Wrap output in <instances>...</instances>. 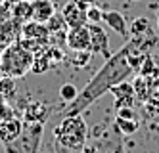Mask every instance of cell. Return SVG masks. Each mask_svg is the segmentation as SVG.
<instances>
[{
	"mask_svg": "<svg viewBox=\"0 0 159 153\" xmlns=\"http://www.w3.org/2000/svg\"><path fill=\"white\" fill-rule=\"evenodd\" d=\"M81 2H84L86 6H94V4L98 2V0H81Z\"/></svg>",
	"mask_w": 159,
	"mask_h": 153,
	"instance_id": "ffe728a7",
	"label": "cell"
},
{
	"mask_svg": "<svg viewBox=\"0 0 159 153\" xmlns=\"http://www.w3.org/2000/svg\"><path fill=\"white\" fill-rule=\"evenodd\" d=\"M0 98L4 101H10L16 98V79L0 77Z\"/></svg>",
	"mask_w": 159,
	"mask_h": 153,
	"instance_id": "9a60e30c",
	"label": "cell"
},
{
	"mask_svg": "<svg viewBox=\"0 0 159 153\" xmlns=\"http://www.w3.org/2000/svg\"><path fill=\"white\" fill-rule=\"evenodd\" d=\"M92 56H94L92 52H75V65H77V67L86 65V63H88V60H90Z\"/></svg>",
	"mask_w": 159,
	"mask_h": 153,
	"instance_id": "ac0fdd59",
	"label": "cell"
},
{
	"mask_svg": "<svg viewBox=\"0 0 159 153\" xmlns=\"http://www.w3.org/2000/svg\"><path fill=\"white\" fill-rule=\"evenodd\" d=\"M61 17L67 27H81L88 23V6L81 0H69L61 8Z\"/></svg>",
	"mask_w": 159,
	"mask_h": 153,
	"instance_id": "5b68a950",
	"label": "cell"
},
{
	"mask_svg": "<svg viewBox=\"0 0 159 153\" xmlns=\"http://www.w3.org/2000/svg\"><path fill=\"white\" fill-rule=\"evenodd\" d=\"M21 38L31 40V42H37L39 46H44L50 38V31L46 23H39L35 19L27 21L23 27H21Z\"/></svg>",
	"mask_w": 159,
	"mask_h": 153,
	"instance_id": "9c48e42d",
	"label": "cell"
},
{
	"mask_svg": "<svg viewBox=\"0 0 159 153\" xmlns=\"http://www.w3.org/2000/svg\"><path fill=\"white\" fill-rule=\"evenodd\" d=\"M113 126H115L123 136H130V134H134L136 130H138L140 121H138V117H136V119H130V117H119V115H115Z\"/></svg>",
	"mask_w": 159,
	"mask_h": 153,
	"instance_id": "5bb4252c",
	"label": "cell"
},
{
	"mask_svg": "<svg viewBox=\"0 0 159 153\" xmlns=\"http://www.w3.org/2000/svg\"><path fill=\"white\" fill-rule=\"evenodd\" d=\"M92 142L98 146L100 153H125V146H123V134L117 130L115 126L104 132V136L94 138Z\"/></svg>",
	"mask_w": 159,
	"mask_h": 153,
	"instance_id": "ba28073f",
	"label": "cell"
},
{
	"mask_svg": "<svg viewBox=\"0 0 159 153\" xmlns=\"http://www.w3.org/2000/svg\"><path fill=\"white\" fill-rule=\"evenodd\" d=\"M56 14V6L52 0H33L31 2V19L39 23H48V19Z\"/></svg>",
	"mask_w": 159,
	"mask_h": 153,
	"instance_id": "4fadbf2b",
	"label": "cell"
},
{
	"mask_svg": "<svg viewBox=\"0 0 159 153\" xmlns=\"http://www.w3.org/2000/svg\"><path fill=\"white\" fill-rule=\"evenodd\" d=\"M50 115V105H46L44 101H33L23 109V121L25 123H46Z\"/></svg>",
	"mask_w": 159,
	"mask_h": 153,
	"instance_id": "7c38bea8",
	"label": "cell"
},
{
	"mask_svg": "<svg viewBox=\"0 0 159 153\" xmlns=\"http://www.w3.org/2000/svg\"><path fill=\"white\" fill-rule=\"evenodd\" d=\"M102 19H104V11H102L96 4L88 6V23H102Z\"/></svg>",
	"mask_w": 159,
	"mask_h": 153,
	"instance_id": "e0dca14e",
	"label": "cell"
},
{
	"mask_svg": "<svg viewBox=\"0 0 159 153\" xmlns=\"http://www.w3.org/2000/svg\"><path fill=\"white\" fill-rule=\"evenodd\" d=\"M65 44L71 52H90V29L88 23L81 27H71L65 33Z\"/></svg>",
	"mask_w": 159,
	"mask_h": 153,
	"instance_id": "8992f818",
	"label": "cell"
},
{
	"mask_svg": "<svg viewBox=\"0 0 159 153\" xmlns=\"http://www.w3.org/2000/svg\"><path fill=\"white\" fill-rule=\"evenodd\" d=\"M130 50H132V44L127 42L119 52L111 54L106 60V63L94 73V77L84 84V88L79 90L77 98L65 107L63 115H81L86 107H90L96 100L107 94L115 84L127 80L134 69L130 63Z\"/></svg>",
	"mask_w": 159,
	"mask_h": 153,
	"instance_id": "6da1fadb",
	"label": "cell"
},
{
	"mask_svg": "<svg viewBox=\"0 0 159 153\" xmlns=\"http://www.w3.org/2000/svg\"><path fill=\"white\" fill-rule=\"evenodd\" d=\"M104 25L109 27L111 31H115L117 34H121L123 38H129V25H127V19L121 11H115V10H109V11H104Z\"/></svg>",
	"mask_w": 159,
	"mask_h": 153,
	"instance_id": "8fae6325",
	"label": "cell"
},
{
	"mask_svg": "<svg viewBox=\"0 0 159 153\" xmlns=\"http://www.w3.org/2000/svg\"><path fill=\"white\" fill-rule=\"evenodd\" d=\"M23 119H17V117H12V119H4L0 121V144H10L23 132Z\"/></svg>",
	"mask_w": 159,
	"mask_h": 153,
	"instance_id": "30bf717a",
	"label": "cell"
},
{
	"mask_svg": "<svg viewBox=\"0 0 159 153\" xmlns=\"http://www.w3.org/2000/svg\"><path fill=\"white\" fill-rule=\"evenodd\" d=\"M81 153H100V149L94 142H86V146L81 149Z\"/></svg>",
	"mask_w": 159,
	"mask_h": 153,
	"instance_id": "d6986e66",
	"label": "cell"
},
{
	"mask_svg": "<svg viewBox=\"0 0 159 153\" xmlns=\"http://www.w3.org/2000/svg\"><path fill=\"white\" fill-rule=\"evenodd\" d=\"M88 29H90V52L92 54H102L107 60L111 56L107 31L104 29L102 23H88Z\"/></svg>",
	"mask_w": 159,
	"mask_h": 153,
	"instance_id": "52a82bcc",
	"label": "cell"
},
{
	"mask_svg": "<svg viewBox=\"0 0 159 153\" xmlns=\"http://www.w3.org/2000/svg\"><path fill=\"white\" fill-rule=\"evenodd\" d=\"M88 142V124L81 115H63L54 128V144L58 153H81Z\"/></svg>",
	"mask_w": 159,
	"mask_h": 153,
	"instance_id": "7a4b0ae2",
	"label": "cell"
},
{
	"mask_svg": "<svg viewBox=\"0 0 159 153\" xmlns=\"http://www.w3.org/2000/svg\"><path fill=\"white\" fill-rule=\"evenodd\" d=\"M33 61H35V54L27 50L21 42L10 44L0 54V73H2V77L12 79L25 77L31 71Z\"/></svg>",
	"mask_w": 159,
	"mask_h": 153,
	"instance_id": "3957f363",
	"label": "cell"
},
{
	"mask_svg": "<svg viewBox=\"0 0 159 153\" xmlns=\"http://www.w3.org/2000/svg\"><path fill=\"white\" fill-rule=\"evenodd\" d=\"M157 31H159V14H157Z\"/></svg>",
	"mask_w": 159,
	"mask_h": 153,
	"instance_id": "44dd1931",
	"label": "cell"
},
{
	"mask_svg": "<svg viewBox=\"0 0 159 153\" xmlns=\"http://www.w3.org/2000/svg\"><path fill=\"white\" fill-rule=\"evenodd\" d=\"M42 134H44L42 123H25L23 132L14 142L4 144V151L6 153H39L42 144Z\"/></svg>",
	"mask_w": 159,
	"mask_h": 153,
	"instance_id": "277c9868",
	"label": "cell"
},
{
	"mask_svg": "<svg viewBox=\"0 0 159 153\" xmlns=\"http://www.w3.org/2000/svg\"><path fill=\"white\" fill-rule=\"evenodd\" d=\"M77 94H79V90L71 84V82H65V84L60 88V98H61L63 101H67V103H71V101L77 98Z\"/></svg>",
	"mask_w": 159,
	"mask_h": 153,
	"instance_id": "2e32d148",
	"label": "cell"
}]
</instances>
